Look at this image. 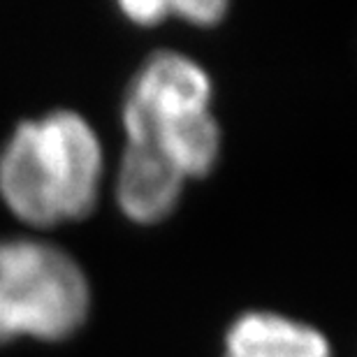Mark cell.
<instances>
[{
    "label": "cell",
    "mask_w": 357,
    "mask_h": 357,
    "mask_svg": "<svg viewBox=\"0 0 357 357\" xmlns=\"http://www.w3.org/2000/svg\"><path fill=\"white\" fill-rule=\"evenodd\" d=\"M91 302L86 271L68 251L38 239H0V346L75 337Z\"/></svg>",
    "instance_id": "6da1fadb"
},
{
    "label": "cell",
    "mask_w": 357,
    "mask_h": 357,
    "mask_svg": "<svg viewBox=\"0 0 357 357\" xmlns=\"http://www.w3.org/2000/svg\"><path fill=\"white\" fill-rule=\"evenodd\" d=\"M211 100L213 82L202 63L181 52L149 56L128 84L121 107L126 144H149L172 121L211 109Z\"/></svg>",
    "instance_id": "7a4b0ae2"
},
{
    "label": "cell",
    "mask_w": 357,
    "mask_h": 357,
    "mask_svg": "<svg viewBox=\"0 0 357 357\" xmlns=\"http://www.w3.org/2000/svg\"><path fill=\"white\" fill-rule=\"evenodd\" d=\"M38 121L42 146L61 197L63 218L84 220L96 209L105 181V151L96 128L73 109H56Z\"/></svg>",
    "instance_id": "3957f363"
},
{
    "label": "cell",
    "mask_w": 357,
    "mask_h": 357,
    "mask_svg": "<svg viewBox=\"0 0 357 357\" xmlns=\"http://www.w3.org/2000/svg\"><path fill=\"white\" fill-rule=\"evenodd\" d=\"M0 199L26 225L54 227L66 223L35 119L21 121L3 144Z\"/></svg>",
    "instance_id": "277c9868"
},
{
    "label": "cell",
    "mask_w": 357,
    "mask_h": 357,
    "mask_svg": "<svg viewBox=\"0 0 357 357\" xmlns=\"http://www.w3.org/2000/svg\"><path fill=\"white\" fill-rule=\"evenodd\" d=\"M185 183L155 146L126 144L114 178V197L130 223L158 225L181 202Z\"/></svg>",
    "instance_id": "5b68a950"
},
{
    "label": "cell",
    "mask_w": 357,
    "mask_h": 357,
    "mask_svg": "<svg viewBox=\"0 0 357 357\" xmlns=\"http://www.w3.org/2000/svg\"><path fill=\"white\" fill-rule=\"evenodd\" d=\"M220 357H334V348L316 325L255 309L230 323Z\"/></svg>",
    "instance_id": "8992f818"
},
{
    "label": "cell",
    "mask_w": 357,
    "mask_h": 357,
    "mask_svg": "<svg viewBox=\"0 0 357 357\" xmlns=\"http://www.w3.org/2000/svg\"><path fill=\"white\" fill-rule=\"evenodd\" d=\"M149 146L158 149L185 181H190L216 169L223 151V130L213 109H204L167 123L149 142Z\"/></svg>",
    "instance_id": "52a82bcc"
},
{
    "label": "cell",
    "mask_w": 357,
    "mask_h": 357,
    "mask_svg": "<svg viewBox=\"0 0 357 357\" xmlns=\"http://www.w3.org/2000/svg\"><path fill=\"white\" fill-rule=\"evenodd\" d=\"M230 5L223 0H183L169 3V19H178L195 28H213L225 19Z\"/></svg>",
    "instance_id": "ba28073f"
},
{
    "label": "cell",
    "mask_w": 357,
    "mask_h": 357,
    "mask_svg": "<svg viewBox=\"0 0 357 357\" xmlns=\"http://www.w3.org/2000/svg\"><path fill=\"white\" fill-rule=\"evenodd\" d=\"M119 7L123 17L139 28L158 26L169 19V3H162V0H130V3H121Z\"/></svg>",
    "instance_id": "9c48e42d"
}]
</instances>
